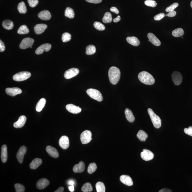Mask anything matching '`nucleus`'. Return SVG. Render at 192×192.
Returning a JSON list of instances; mask_svg holds the SVG:
<instances>
[{
    "label": "nucleus",
    "instance_id": "obj_5",
    "mask_svg": "<svg viewBox=\"0 0 192 192\" xmlns=\"http://www.w3.org/2000/svg\"><path fill=\"white\" fill-rule=\"evenodd\" d=\"M31 76V74L28 72H22L16 74L13 76V79L17 82H21L27 80Z\"/></svg>",
    "mask_w": 192,
    "mask_h": 192
},
{
    "label": "nucleus",
    "instance_id": "obj_45",
    "mask_svg": "<svg viewBox=\"0 0 192 192\" xmlns=\"http://www.w3.org/2000/svg\"><path fill=\"white\" fill-rule=\"evenodd\" d=\"M30 6L32 8L35 7L39 3L38 0H27Z\"/></svg>",
    "mask_w": 192,
    "mask_h": 192
},
{
    "label": "nucleus",
    "instance_id": "obj_48",
    "mask_svg": "<svg viewBox=\"0 0 192 192\" xmlns=\"http://www.w3.org/2000/svg\"><path fill=\"white\" fill-rule=\"evenodd\" d=\"M177 14V12L175 11H173L169 12L168 14L166 15V16H168L170 17H173L175 16Z\"/></svg>",
    "mask_w": 192,
    "mask_h": 192
},
{
    "label": "nucleus",
    "instance_id": "obj_54",
    "mask_svg": "<svg viewBox=\"0 0 192 192\" xmlns=\"http://www.w3.org/2000/svg\"><path fill=\"white\" fill-rule=\"evenodd\" d=\"M64 188L63 187H59L57 190L55 191V192H62L64 191Z\"/></svg>",
    "mask_w": 192,
    "mask_h": 192
},
{
    "label": "nucleus",
    "instance_id": "obj_27",
    "mask_svg": "<svg viewBox=\"0 0 192 192\" xmlns=\"http://www.w3.org/2000/svg\"><path fill=\"white\" fill-rule=\"evenodd\" d=\"M126 41L129 44L135 47H138L140 44L139 40L136 37H127Z\"/></svg>",
    "mask_w": 192,
    "mask_h": 192
},
{
    "label": "nucleus",
    "instance_id": "obj_16",
    "mask_svg": "<svg viewBox=\"0 0 192 192\" xmlns=\"http://www.w3.org/2000/svg\"><path fill=\"white\" fill-rule=\"evenodd\" d=\"M50 182L47 179H40L37 182V187L39 190L44 189L50 184Z\"/></svg>",
    "mask_w": 192,
    "mask_h": 192
},
{
    "label": "nucleus",
    "instance_id": "obj_13",
    "mask_svg": "<svg viewBox=\"0 0 192 192\" xmlns=\"http://www.w3.org/2000/svg\"><path fill=\"white\" fill-rule=\"evenodd\" d=\"M59 145L64 149H67L70 145V141L68 137L63 136L60 138L59 141Z\"/></svg>",
    "mask_w": 192,
    "mask_h": 192
},
{
    "label": "nucleus",
    "instance_id": "obj_50",
    "mask_svg": "<svg viewBox=\"0 0 192 192\" xmlns=\"http://www.w3.org/2000/svg\"><path fill=\"white\" fill-rule=\"evenodd\" d=\"M88 2L94 4H98L102 2V0H86Z\"/></svg>",
    "mask_w": 192,
    "mask_h": 192
},
{
    "label": "nucleus",
    "instance_id": "obj_49",
    "mask_svg": "<svg viewBox=\"0 0 192 192\" xmlns=\"http://www.w3.org/2000/svg\"><path fill=\"white\" fill-rule=\"evenodd\" d=\"M5 50V46L4 43L1 40H0V51L3 52Z\"/></svg>",
    "mask_w": 192,
    "mask_h": 192
},
{
    "label": "nucleus",
    "instance_id": "obj_6",
    "mask_svg": "<svg viewBox=\"0 0 192 192\" xmlns=\"http://www.w3.org/2000/svg\"><path fill=\"white\" fill-rule=\"evenodd\" d=\"M80 141L83 144H87L89 143L92 140V134L91 131L86 130L83 131L81 134Z\"/></svg>",
    "mask_w": 192,
    "mask_h": 192
},
{
    "label": "nucleus",
    "instance_id": "obj_22",
    "mask_svg": "<svg viewBox=\"0 0 192 192\" xmlns=\"http://www.w3.org/2000/svg\"><path fill=\"white\" fill-rule=\"evenodd\" d=\"M27 121V118L24 115L20 117L18 121L14 124V127L15 128H22L25 124Z\"/></svg>",
    "mask_w": 192,
    "mask_h": 192
},
{
    "label": "nucleus",
    "instance_id": "obj_1",
    "mask_svg": "<svg viewBox=\"0 0 192 192\" xmlns=\"http://www.w3.org/2000/svg\"><path fill=\"white\" fill-rule=\"evenodd\" d=\"M108 76L111 83L113 85L116 84L120 79V70L118 68L114 66L110 67L108 72Z\"/></svg>",
    "mask_w": 192,
    "mask_h": 192
},
{
    "label": "nucleus",
    "instance_id": "obj_26",
    "mask_svg": "<svg viewBox=\"0 0 192 192\" xmlns=\"http://www.w3.org/2000/svg\"><path fill=\"white\" fill-rule=\"evenodd\" d=\"M42 163V161L41 159L35 158L33 160L30 164V168L32 169H35L38 168Z\"/></svg>",
    "mask_w": 192,
    "mask_h": 192
},
{
    "label": "nucleus",
    "instance_id": "obj_4",
    "mask_svg": "<svg viewBox=\"0 0 192 192\" xmlns=\"http://www.w3.org/2000/svg\"><path fill=\"white\" fill-rule=\"evenodd\" d=\"M86 93L90 98L98 102H101L103 100L102 94L99 90L94 89H89L86 90Z\"/></svg>",
    "mask_w": 192,
    "mask_h": 192
},
{
    "label": "nucleus",
    "instance_id": "obj_35",
    "mask_svg": "<svg viewBox=\"0 0 192 192\" xmlns=\"http://www.w3.org/2000/svg\"><path fill=\"white\" fill-rule=\"evenodd\" d=\"M96 51V47L94 45H89L86 47V54L88 55L94 54Z\"/></svg>",
    "mask_w": 192,
    "mask_h": 192
},
{
    "label": "nucleus",
    "instance_id": "obj_3",
    "mask_svg": "<svg viewBox=\"0 0 192 192\" xmlns=\"http://www.w3.org/2000/svg\"><path fill=\"white\" fill-rule=\"evenodd\" d=\"M148 112L154 126L156 128H161V121L159 117L156 114L151 108H149L148 109Z\"/></svg>",
    "mask_w": 192,
    "mask_h": 192
},
{
    "label": "nucleus",
    "instance_id": "obj_12",
    "mask_svg": "<svg viewBox=\"0 0 192 192\" xmlns=\"http://www.w3.org/2000/svg\"><path fill=\"white\" fill-rule=\"evenodd\" d=\"M7 94L11 96H14L17 95L21 94L22 90L19 88L17 87L7 88L5 90Z\"/></svg>",
    "mask_w": 192,
    "mask_h": 192
},
{
    "label": "nucleus",
    "instance_id": "obj_38",
    "mask_svg": "<svg viewBox=\"0 0 192 192\" xmlns=\"http://www.w3.org/2000/svg\"><path fill=\"white\" fill-rule=\"evenodd\" d=\"M29 32V30L26 25H21L18 31V34L21 35L27 34Z\"/></svg>",
    "mask_w": 192,
    "mask_h": 192
},
{
    "label": "nucleus",
    "instance_id": "obj_8",
    "mask_svg": "<svg viewBox=\"0 0 192 192\" xmlns=\"http://www.w3.org/2000/svg\"><path fill=\"white\" fill-rule=\"evenodd\" d=\"M79 70L78 69L76 68H73L66 70L65 72L64 76L66 79H70L74 77L78 74Z\"/></svg>",
    "mask_w": 192,
    "mask_h": 192
},
{
    "label": "nucleus",
    "instance_id": "obj_51",
    "mask_svg": "<svg viewBox=\"0 0 192 192\" xmlns=\"http://www.w3.org/2000/svg\"><path fill=\"white\" fill-rule=\"evenodd\" d=\"M110 11L112 12H114L116 14H118L119 13V11L118 9L115 7H112L110 8Z\"/></svg>",
    "mask_w": 192,
    "mask_h": 192
},
{
    "label": "nucleus",
    "instance_id": "obj_29",
    "mask_svg": "<svg viewBox=\"0 0 192 192\" xmlns=\"http://www.w3.org/2000/svg\"><path fill=\"white\" fill-rule=\"evenodd\" d=\"M2 26L4 28L7 30H11L13 28L14 24L12 21L6 20L3 21Z\"/></svg>",
    "mask_w": 192,
    "mask_h": 192
},
{
    "label": "nucleus",
    "instance_id": "obj_37",
    "mask_svg": "<svg viewBox=\"0 0 192 192\" xmlns=\"http://www.w3.org/2000/svg\"><path fill=\"white\" fill-rule=\"evenodd\" d=\"M96 191L97 192H105V187L103 183L102 182H98L96 185Z\"/></svg>",
    "mask_w": 192,
    "mask_h": 192
},
{
    "label": "nucleus",
    "instance_id": "obj_47",
    "mask_svg": "<svg viewBox=\"0 0 192 192\" xmlns=\"http://www.w3.org/2000/svg\"><path fill=\"white\" fill-rule=\"evenodd\" d=\"M184 132L186 134L192 137V126H190L188 128H185Z\"/></svg>",
    "mask_w": 192,
    "mask_h": 192
},
{
    "label": "nucleus",
    "instance_id": "obj_41",
    "mask_svg": "<svg viewBox=\"0 0 192 192\" xmlns=\"http://www.w3.org/2000/svg\"><path fill=\"white\" fill-rule=\"evenodd\" d=\"M94 26L96 30L99 31H103L105 29V26L102 23L96 21L94 24Z\"/></svg>",
    "mask_w": 192,
    "mask_h": 192
},
{
    "label": "nucleus",
    "instance_id": "obj_53",
    "mask_svg": "<svg viewBox=\"0 0 192 192\" xmlns=\"http://www.w3.org/2000/svg\"><path fill=\"white\" fill-rule=\"evenodd\" d=\"M159 192H171V190L169 189H168L164 188L159 190Z\"/></svg>",
    "mask_w": 192,
    "mask_h": 192
},
{
    "label": "nucleus",
    "instance_id": "obj_31",
    "mask_svg": "<svg viewBox=\"0 0 192 192\" xmlns=\"http://www.w3.org/2000/svg\"><path fill=\"white\" fill-rule=\"evenodd\" d=\"M64 15L68 18L73 19L74 18L75 15L74 11L70 7H67L65 11Z\"/></svg>",
    "mask_w": 192,
    "mask_h": 192
},
{
    "label": "nucleus",
    "instance_id": "obj_20",
    "mask_svg": "<svg viewBox=\"0 0 192 192\" xmlns=\"http://www.w3.org/2000/svg\"><path fill=\"white\" fill-rule=\"evenodd\" d=\"M46 151L50 156L54 158H57L59 157L58 151L55 148L50 146H47L46 148Z\"/></svg>",
    "mask_w": 192,
    "mask_h": 192
},
{
    "label": "nucleus",
    "instance_id": "obj_55",
    "mask_svg": "<svg viewBox=\"0 0 192 192\" xmlns=\"http://www.w3.org/2000/svg\"><path fill=\"white\" fill-rule=\"evenodd\" d=\"M68 188L70 192H73L74 191V187L73 185L70 186V187H69Z\"/></svg>",
    "mask_w": 192,
    "mask_h": 192
},
{
    "label": "nucleus",
    "instance_id": "obj_56",
    "mask_svg": "<svg viewBox=\"0 0 192 192\" xmlns=\"http://www.w3.org/2000/svg\"><path fill=\"white\" fill-rule=\"evenodd\" d=\"M68 184L69 185H73L74 184V181L72 180H69L68 183Z\"/></svg>",
    "mask_w": 192,
    "mask_h": 192
},
{
    "label": "nucleus",
    "instance_id": "obj_18",
    "mask_svg": "<svg viewBox=\"0 0 192 192\" xmlns=\"http://www.w3.org/2000/svg\"><path fill=\"white\" fill-rule=\"evenodd\" d=\"M47 27V26L45 24H37L34 27L35 32L37 35L41 34L45 31Z\"/></svg>",
    "mask_w": 192,
    "mask_h": 192
},
{
    "label": "nucleus",
    "instance_id": "obj_44",
    "mask_svg": "<svg viewBox=\"0 0 192 192\" xmlns=\"http://www.w3.org/2000/svg\"><path fill=\"white\" fill-rule=\"evenodd\" d=\"M15 188L16 192H24L25 191V187L23 185L19 183L15 185Z\"/></svg>",
    "mask_w": 192,
    "mask_h": 192
},
{
    "label": "nucleus",
    "instance_id": "obj_9",
    "mask_svg": "<svg viewBox=\"0 0 192 192\" xmlns=\"http://www.w3.org/2000/svg\"><path fill=\"white\" fill-rule=\"evenodd\" d=\"M141 158L144 161H151L154 158V154L153 153L149 150L144 149L141 153Z\"/></svg>",
    "mask_w": 192,
    "mask_h": 192
},
{
    "label": "nucleus",
    "instance_id": "obj_15",
    "mask_svg": "<svg viewBox=\"0 0 192 192\" xmlns=\"http://www.w3.org/2000/svg\"><path fill=\"white\" fill-rule=\"evenodd\" d=\"M66 109L68 112L73 114H79L82 111L81 109L79 106L72 104H69L66 105Z\"/></svg>",
    "mask_w": 192,
    "mask_h": 192
},
{
    "label": "nucleus",
    "instance_id": "obj_23",
    "mask_svg": "<svg viewBox=\"0 0 192 192\" xmlns=\"http://www.w3.org/2000/svg\"><path fill=\"white\" fill-rule=\"evenodd\" d=\"M85 165L83 161H81L78 164H76L73 168V171L74 173H81L84 171Z\"/></svg>",
    "mask_w": 192,
    "mask_h": 192
},
{
    "label": "nucleus",
    "instance_id": "obj_28",
    "mask_svg": "<svg viewBox=\"0 0 192 192\" xmlns=\"http://www.w3.org/2000/svg\"><path fill=\"white\" fill-rule=\"evenodd\" d=\"M46 100L44 98H42L39 101L36 106V109L37 112H40L43 109L45 106Z\"/></svg>",
    "mask_w": 192,
    "mask_h": 192
},
{
    "label": "nucleus",
    "instance_id": "obj_24",
    "mask_svg": "<svg viewBox=\"0 0 192 192\" xmlns=\"http://www.w3.org/2000/svg\"><path fill=\"white\" fill-rule=\"evenodd\" d=\"M1 158L3 163H5L6 162L8 158V154L7 147L5 144L3 145L1 147Z\"/></svg>",
    "mask_w": 192,
    "mask_h": 192
},
{
    "label": "nucleus",
    "instance_id": "obj_58",
    "mask_svg": "<svg viewBox=\"0 0 192 192\" xmlns=\"http://www.w3.org/2000/svg\"><path fill=\"white\" fill-rule=\"evenodd\" d=\"M30 47V48H32V46H31V47Z\"/></svg>",
    "mask_w": 192,
    "mask_h": 192
},
{
    "label": "nucleus",
    "instance_id": "obj_10",
    "mask_svg": "<svg viewBox=\"0 0 192 192\" xmlns=\"http://www.w3.org/2000/svg\"><path fill=\"white\" fill-rule=\"evenodd\" d=\"M171 76L173 81L175 84L178 86L181 83L183 77L180 72L177 71L173 72Z\"/></svg>",
    "mask_w": 192,
    "mask_h": 192
},
{
    "label": "nucleus",
    "instance_id": "obj_32",
    "mask_svg": "<svg viewBox=\"0 0 192 192\" xmlns=\"http://www.w3.org/2000/svg\"><path fill=\"white\" fill-rule=\"evenodd\" d=\"M19 12L21 14H25L27 12V7L23 1H21L19 4L18 6Z\"/></svg>",
    "mask_w": 192,
    "mask_h": 192
},
{
    "label": "nucleus",
    "instance_id": "obj_36",
    "mask_svg": "<svg viewBox=\"0 0 192 192\" xmlns=\"http://www.w3.org/2000/svg\"><path fill=\"white\" fill-rule=\"evenodd\" d=\"M82 191L84 192H89L93 191V187L90 183H85L82 186Z\"/></svg>",
    "mask_w": 192,
    "mask_h": 192
},
{
    "label": "nucleus",
    "instance_id": "obj_57",
    "mask_svg": "<svg viewBox=\"0 0 192 192\" xmlns=\"http://www.w3.org/2000/svg\"><path fill=\"white\" fill-rule=\"evenodd\" d=\"M190 6H191V8L192 9V1H191V3H190Z\"/></svg>",
    "mask_w": 192,
    "mask_h": 192
},
{
    "label": "nucleus",
    "instance_id": "obj_25",
    "mask_svg": "<svg viewBox=\"0 0 192 192\" xmlns=\"http://www.w3.org/2000/svg\"><path fill=\"white\" fill-rule=\"evenodd\" d=\"M125 113L127 120L130 122H133L135 120V118L132 111L128 108L125 109Z\"/></svg>",
    "mask_w": 192,
    "mask_h": 192
},
{
    "label": "nucleus",
    "instance_id": "obj_46",
    "mask_svg": "<svg viewBox=\"0 0 192 192\" xmlns=\"http://www.w3.org/2000/svg\"><path fill=\"white\" fill-rule=\"evenodd\" d=\"M165 17V14L163 13H161L157 14L154 17V19L155 21H159L161 20Z\"/></svg>",
    "mask_w": 192,
    "mask_h": 192
},
{
    "label": "nucleus",
    "instance_id": "obj_19",
    "mask_svg": "<svg viewBox=\"0 0 192 192\" xmlns=\"http://www.w3.org/2000/svg\"><path fill=\"white\" fill-rule=\"evenodd\" d=\"M38 17L43 21H48L51 18V15L50 11L47 10H45L39 13Z\"/></svg>",
    "mask_w": 192,
    "mask_h": 192
},
{
    "label": "nucleus",
    "instance_id": "obj_42",
    "mask_svg": "<svg viewBox=\"0 0 192 192\" xmlns=\"http://www.w3.org/2000/svg\"><path fill=\"white\" fill-rule=\"evenodd\" d=\"M144 4L147 6L154 8L157 6V3L153 0H146L144 1Z\"/></svg>",
    "mask_w": 192,
    "mask_h": 192
},
{
    "label": "nucleus",
    "instance_id": "obj_17",
    "mask_svg": "<svg viewBox=\"0 0 192 192\" xmlns=\"http://www.w3.org/2000/svg\"><path fill=\"white\" fill-rule=\"evenodd\" d=\"M147 37H148L150 42H151L153 45L157 46V47H159V46L161 45V41L153 33H149L147 35Z\"/></svg>",
    "mask_w": 192,
    "mask_h": 192
},
{
    "label": "nucleus",
    "instance_id": "obj_40",
    "mask_svg": "<svg viewBox=\"0 0 192 192\" xmlns=\"http://www.w3.org/2000/svg\"><path fill=\"white\" fill-rule=\"evenodd\" d=\"M71 39V35L70 33H65L62 35V41L64 43L70 41Z\"/></svg>",
    "mask_w": 192,
    "mask_h": 192
},
{
    "label": "nucleus",
    "instance_id": "obj_39",
    "mask_svg": "<svg viewBox=\"0 0 192 192\" xmlns=\"http://www.w3.org/2000/svg\"><path fill=\"white\" fill-rule=\"evenodd\" d=\"M97 169L96 164L94 163H91L88 167V172L90 174H92L96 171Z\"/></svg>",
    "mask_w": 192,
    "mask_h": 192
},
{
    "label": "nucleus",
    "instance_id": "obj_7",
    "mask_svg": "<svg viewBox=\"0 0 192 192\" xmlns=\"http://www.w3.org/2000/svg\"><path fill=\"white\" fill-rule=\"evenodd\" d=\"M34 42L33 39L27 37L24 38L20 44L19 47L21 49H25L32 46Z\"/></svg>",
    "mask_w": 192,
    "mask_h": 192
},
{
    "label": "nucleus",
    "instance_id": "obj_2",
    "mask_svg": "<svg viewBox=\"0 0 192 192\" xmlns=\"http://www.w3.org/2000/svg\"><path fill=\"white\" fill-rule=\"evenodd\" d=\"M138 79L141 83L148 85L153 84L155 80L153 76L148 72L143 71L138 74Z\"/></svg>",
    "mask_w": 192,
    "mask_h": 192
},
{
    "label": "nucleus",
    "instance_id": "obj_52",
    "mask_svg": "<svg viewBox=\"0 0 192 192\" xmlns=\"http://www.w3.org/2000/svg\"><path fill=\"white\" fill-rule=\"evenodd\" d=\"M121 20V17L120 16H118V17L117 18L114 19H113V21L115 23H117L119 22Z\"/></svg>",
    "mask_w": 192,
    "mask_h": 192
},
{
    "label": "nucleus",
    "instance_id": "obj_33",
    "mask_svg": "<svg viewBox=\"0 0 192 192\" xmlns=\"http://www.w3.org/2000/svg\"><path fill=\"white\" fill-rule=\"evenodd\" d=\"M184 30L181 28H177L173 30L172 31V35L173 37H182L184 35Z\"/></svg>",
    "mask_w": 192,
    "mask_h": 192
},
{
    "label": "nucleus",
    "instance_id": "obj_11",
    "mask_svg": "<svg viewBox=\"0 0 192 192\" xmlns=\"http://www.w3.org/2000/svg\"><path fill=\"white\" fill-rule=\"evenodd\" d=\"M27 151V148L24 145L22 146L18 150L17 154V158L20 163H22L25 154Z\"/></svg>",
    "mask_w": 192,
    "mask_h": 192
},
{
    "label": "nucleus",
    "instance_id": "obj_21",
    "mask_svg": "<svg viewBox=\"0 0 192 192\" xmlns=\"http://www.w3.org/2000/svg\"><path fill=\"white\" fill-rule=\"evenodd\" d=\"M120 180L121 182L127 186H131L133 185L132 179L128 175H121L120 177Z\"/></svg>",
    "mask_w": 192,
    "mask_h": 192
},
{
    "label": "nucleus",
    "instance_id": "obj_30",
    "mask_svg": "<svg viewBox=\"0 0 192 192\" xmlns=\"http://www.w3.org/2000/svg\"><path fill=\"white\" fill-rule=\"evenodd\" d=\"M137 138L140 141L142 142H145L147 138H148V136L146 133L144 131L140 130L138 132L137 135Z\"/></svg>",
    "mask_w": 192,
    "mask_h": 192
},
{
    "label": "nucleus",
    "instance_id": "obj_43",
    "mask_svg": "<svg viewBox=\"0 0 192 192\" xmlns=\"http://www.w3.org/2000/svg\"><path fill=\"white\" fill-rule=\"evenodd\" d=\"M179 6L178 3H175L172 4L171 5L169 6L166 9L165 11L167 12H170V11H173L174 10L177 8Z\"/></svg>",
    "mask_w": 192,
    "mask_h": 192
},
{
    "label": "nucleus",
    "instance_id": "obj_34",
    "mask_svg": "<svg viewBox=\"0 0 192 192\" xmlns=\"http://www.w3.org/2000/svg\"><path fill=\"white\" fill-rule=\"evenodd\" d=\"M102 20L104 23H109L112 22V14L110 12H106L104 15Z\"/></svg>",
    "mask_w": 192,
    "mask_h": 192
},
{
    "label": "nucleus",
    "instance_id": "obj_14",
    "mask_svg": "<svg viewBox=\"0 0 192 192\" xmlns=\"http://www.w3.org/2000/svg\"><path fill=\"white\" fill-rule=\"evenodd\" d=\"M51 48V45L49 44H43L37 48L35 51V53L37 54H42L44 51L48 52Z\"/></svg>",
    "mask_w": 192,
    "mask_h": 192
}]
</instances>
